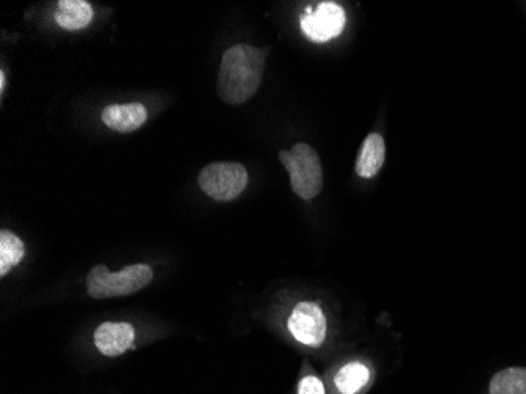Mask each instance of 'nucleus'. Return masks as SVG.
Instances as JSON below:
<instances>
[{"instance_id":"obj_3","label":"nucleus","mask_w":526,"mask_h":394,"mask_svg":"<svg viewBox=\"0 0 526 394\" xmlns=\"http://www.w3.org/2000/svg\"><path fill=\"white\" fill-rule=\"evenodd\" d=\"M279 160L289 172L293 193L304 201L319 196L323 188V169L311 145L298 142L292 149L279 152Z\"/></svg>"},{"instance_id":"obj_8","label":"nucleus","mask_w":526,"mask_h":394,"mask_svg":"<svg viewBox=\"0 0 526 394\" xmlns=\"http://www.w3.org/2000/svg\"><path fill=\"white\" fill-rule=\"evenodd\" d=\"M101 120L106 123V127L117 133H131L144 125L147 120V109L141 103L111 105L104 109Z\"/></svg>"},{"instance_id":"obj_4","label":"nucleus","mask_w":526,"mask_h":394,"mask_svg":"<svg viewBox=\"0 0 526 394\" xmlns=\"http://www.w3.org/2000/svg\"><path fill=\"white\" fill-rule=\"evenodd\" d=\"M197 182L207 196L215 201H234L248 186L249 175L245 166L232 161H219L202 169Z\"/></svg>"},{"instance_id":"obj_5","label":"nucleus","mask_w":526,"mask_h":394,"mask_svg":"<svg viewBox=\"0 0 526 394\" xmlns=\"http://www.w3.org/2000/svg\"><path fill=\"white\" fill-rule=\"evenodd\" d=\"M289 330L306 346L319 347L326 338V319L322 308L311 302L298 303L289 319Z\"/></svg>"},{"instance_id":"obj_15","label":"nucleus","mask_w":526,"mask_h":394,"mask_svg":"<svg viewBox=\"0 0 526 394\" xmlns=\"http://www.w3.org/2000/svg\"><path fill=\"white\" fill-rule=\"evenodd\" d=\"M4 89H5V75H4V71H2V73H0V92H4Z\"/></svg>"},{"instance_id":"obj_6","label":"nucleus","mask_w":526,"mask_h":394,"mask_svg":"<svg viewBox=\"0 0 526 394\" xmlns=\"http://www.w3.org/2000/svg\"><path fill=\"white\" fill-rule=\"evenodd\" d=\"M345 26V13L341 5L334 2H322L315 12L303 16L301 29L312 41L323 43L331 38L339 37Z\"/></svg>"},{"instance_id":"obj_2","label":"nucleus","mask_w":526,"mask_h":394,"mask_svg":"<svg viewBox=\"0 0 526 394\" xmlns=\"http://www.w3.org/2000/svg\"><path fill=\"white\" fill-rule=\"evenodd\" d=\"M152 279L153 270L145 264L128 265L117 273L106 265H95L86 279L87 294L95 300L126 297L149 286Z\"/></svg>"},{"instance_id":"obj_11","label":"nucleus","mask_w":526,"mask_h":394,"mask_svg":"<svg viewBox=\"0 0 526 394\" xmlns=\"http://www.w3.org/2000/svg\"><path fill=\"white\" fill-rule=\"evenodd\" d=\"M490 394H526V368H508L490 380Z\"/></svg>"},{"instance_id":"obj_10","label":"nucleus","mask_w":526,"mask_h":394,"mask_svg":"<svg viewBox=\"0 0 526 394\" xmlns=\"http://www.w3.org/2000/svg\"><path fill=\"white\" fill-rule=\"evenodd\" d=\"M92 18V5L86 0H62L57 4L56 21L65 30L84 29Z\"/></svg>"},{"instance_id":"obj_9","label":"nucleus","mask_w":526,"mask_h":394,"mask_svg":"<svg viewBox=\"0 0 526 394\" xmlns=\"http://www.w3.org/2000/svg\"><path fill=\"white\" fill-rule=\"evenodd\" d=\"M386 144L382 134L371 133L361 145L358 160H356V174L363 179H372L380 172L385 163Z\"/></svg>"},{"instance_id":"obj_7","label":"nucleus","mask_w":526,"mask_h":394,"mask_svg":"<svg viewBox=\"0 0 526 394\" xmlns=\"http://www.w3.org/2000/svg\"><path fill=\"white\" fill-rule=\"evenodd\" d=\"M133 325L126 322H104L95 331V346L104 357H119L133 346Z\"/></svg>"},{"instance_id":"obj_14","label":"nucleus","mask_w":526,"mask_h":394,"mask_svg":"<svg viewBox=\"0 0 526 394\" xmlns=\"http://www.w3.org/2000/svg\"><path fill=\"white\" fill-rule=\"evenodd\" d=\"M298 394H325V387L317 377H304L298 385Z\"/></svg>"},{"instance_id":"obj_12","label":"nucleus","mask_w":526,"mask_h":394,"mask_svg":"<svg viewBox=\"0 0 526 394\" xmlns=\"http://www.w3.org/2000/svg\"><path fill=\"white\" fill-rule=\"evenodd\" d=\"M24 243L13 232H0V276L7 275L13 267L23 261Z\"/></svg>"},{"instance_id":"obj_1","label":"nucleus","mask_w":526,"mask_h":394,"mask_svg":"<svg viewBox=\"0 0 526 394\" xmlns=\"http://www.w3.org/2000/svg\"><path fill=\"white\" fill-rule=\"evenodd\" d=\"M267 49L237 45L227 49L219 67L218 95L229 106L251 100L262 84Z\"/></svg>"},{"instance_id":"obj_13","label":"nucleus","mask_w":526,"mask_h":394,"mask_svg":"<svg viewBox=\"0 0 526 394\" xmlns=\"http://www.w3.org/2000/svg\"><path fill=\"white\" fill-rule=\"evenodd\" d=\"M367 380H369V371L366 366L361 363H350L338 372L334 382L342 394H355L366 385Z\"/></svg>"}]
</instances>
